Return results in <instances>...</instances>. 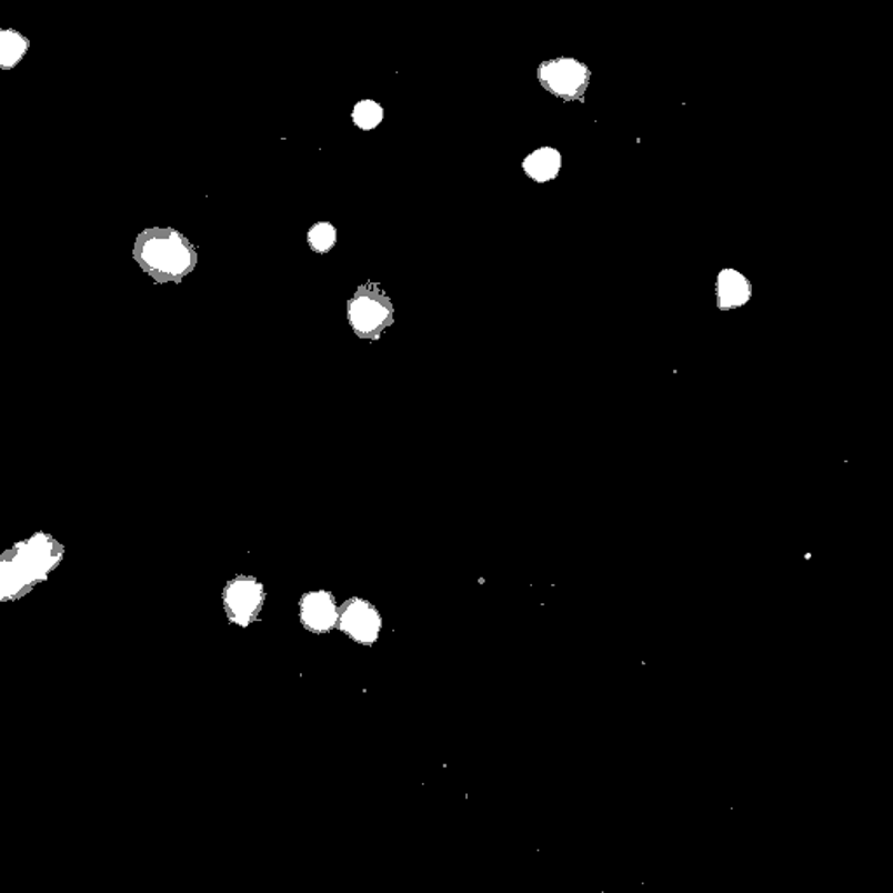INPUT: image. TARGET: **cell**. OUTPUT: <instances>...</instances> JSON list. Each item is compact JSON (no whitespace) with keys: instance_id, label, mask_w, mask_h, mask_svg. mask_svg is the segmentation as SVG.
I'll list each match as a JSON object with an SVG mask.
<instances>
[{"instance_id":"3957f363","label":"cell","mask_w":893,"mask_h":893,"mask_svg":"<svg viewBox=\"0 0 893 893\" xmlns=\"http://www.w3.org/2000/svg\"><path fill=\"white\" fill-rule=\"evenodd\" d=\"M265 586L259 578L238 574L223 585L222 604L229 623L248 629L259 622L265 605Z\"/></svg>"},{"instance_id":"30bf717a","label":"cell","mask_w":893,"mask_h":893,"mask_svg":"<svg viewBox=\"0 0 893 893\" xmlns=\"http://www.w3.org/2000/svg\"><path fill=\"white\" fill-rule=\"evenodd\" d=\"M382 119H384V109L374 100H363L354 106L353 122L360 130H374L381 124Z\"/></svg>"},{"instance_id":"6da1fadb","label":"cell","mask_w":893,"mask_h":893,"mask_svg":"<svg viewBox=\"0 0 893 893\" xmlns=\"http://www.w3.org/2000/svg\"><path fill=\"white\" fill-rule=\"evenodd\" d=\"M137 259L158 281H182L198 262L194 247L175 231H149L139 240Z\"/></svg>"},{"instance_id":"9c48e42d","label":"cell","mask_w":893,"mask_h":893,"mask_svg":"<svg viewBox=\"0 0 893 893\" xmlns=\"http://www.w3.org/2000/svg\"><path fill=\"white\" fill-rule=\"evenodd\" d=\"M29 48V42L17 32H0V66H17Z\"/></svg>"},{"instance_id":"ba28073f","label":"cell","mask_w":893,"mask_h":893,"mask_svg":"<svg viewBox=\"0 0 893 893\" xmlns=\"http://www.w3.org/2000/svg\"><path fill=\"white\" fill-rule=\"evenodd\" d=\"M522 168L525 175L534 182H552L561 173L562 154L553 147H541L524 159Z\"/></svg>"},{"instance_id":"7a4b0ae2","label":"cell","mask_w":893,"mask_h":893,"mask_svg":"<svg viewBox=\"0 0 893 893\" xmlns=\"http://www.w3.org/2000/svg\"><path fill=\"white\" fill-rule=\"evenodd\" d=\"M348 320L358 338L378 341L384 330L393 325L394 309L390 297L378 283H363L348 302Z\"/></svg>"},{"instance_id":"5b68a950","label":"cell","mask_w":893,"mask_h":893,"mask_svg":"<svg viewBox=\"0 0 893 893\" xmlns=\"http://www.w3.org/2000/svg\"><path fill=\"white\" fill-rule=\"evenodd\" d=\"M384 618L375 604L362 598H350L339 605L338 630L360 646L372 648L381 639Z\"/></svg>"},{"instance_id":"8fae6325","label":"cell","mask_w":893,"mask_h":893,"mask_svg":"<svg viewBox=\"0 0 893 893\" xmlns=\"http://www.w3.org/2000/svg\"><path fill=\"white\" fill-rule=\"evenodd\" d=\"M308 243L317 253L330 252L338 243V231L332 223H314L313 228L309 229Z\"/></svg>"},{"instance_id":"277c9868","label":"cell","mask_w":893,"mask_h":893,"mask_svg":"<svg viewBox=\"0 0 893 893\" xmlns=\"http://www.w3.org/2000/svg\"><path fill=\"white\" fill-rule=\"evenodd\" d=\"M592 70L576 58L561 57L546 60L538 67V81L553 97L564 102H585Z\"/></svg>"},{"instance_id":"52a82bcc","label":"cell","mask_w":893,"mask_h":893,"mask_svg":"<svg viewBox=\"0 0 893 893\" xmlns=\"http://www.w3.org/2000/svg\"><path fill=\"white\" fill-rule=\"evenodd\" d=\"M719 311L743 308L752 299V283L736 269L724 268L715 280Z\"/></svg>"},{"instance_id":"8992f818","label":"cell","mask_w":893,"mask_h":893,"mask_svg":"<svg viewBox=\"0 0 893 893\" xmlns=\"http://www.w3.org/2000/svg\"><path fill=\"white\" fill-rule=\"evenodd\" d=\"M338 599L330 590H309L299 601V622L313 635H330L338 629Z\"/></svg>"}]
</instances>
